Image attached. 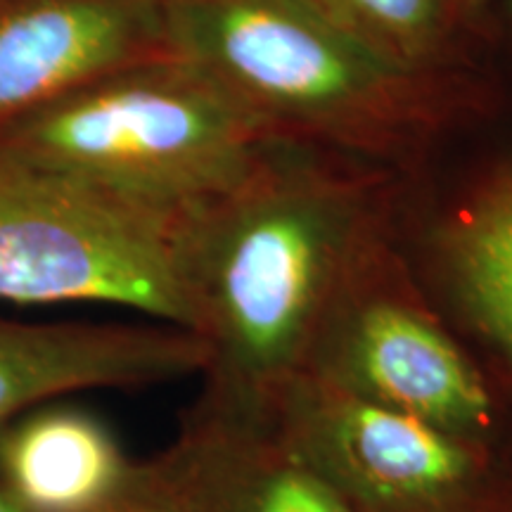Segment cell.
Wrapping results in <instances>:
<instances>
[{
    "mask_svg": "<svg viewBox=\"0 0 512 512\" xmlns=\"http://www.w3.org/2000/svg\"><path fill=\"white\" fill-rule=\"evenodd\" d=\"M178 451L209 512H356L285 437L247 446L226 427L207 425L188 434Z\"/></svg>",
    "mask_w": 512,
    "mask_h": 512,
    "instance_id": "cell-10",
    "label": "cell"
},
{
    "mask_svg": "<svg viewBox=\"0 0 512 512\" xmlns=\"http://www.w3.org/2000/svg\"><path fill=\"white\" fill-rule=\"evenodd\" d=\"M0 512H27V510H24L22 505H19L15 498H12L8 491L0 486Z\"/></svg>",
    "mask_w": 512,
    "mask_h": 512,
    "instance_id": "cell-14",
    "label": "cell"
},
{
    "mask_svg": "<svg viewBox=\"0 0 512 512\" xmlns=\"http://www.w3.org/2000/svg\"><path fill=\"white\" fill-rule=\"evenodd\" d=\"M283 437L356 512H470L477 446L304 370L278 399Z\"/></svg>",
    "mask_w": 512,
    "mask_h": 512,
    "instance_id": "cell-5",
    "label": "cell"
},
{
    "mask_svg": "<svg viewBox=\"0 0 512 512\" xmlns=\"http://www.w3.org/2000/svg\"><path fill=\"white\" fill-rule=\"evenodd\" d=\"M209 347L176 325L19 323L0 318V434L88 389H138L209 368Z\"/></svg>",
    "mask_w": 512,
    "mask_h": 512,
    "instance_id": "cell-8",
    "label": "cell"
},
{
    "mask_svg": "<svg viewBox=\"0 0 512 512\" xmlns=\"http://www.w3.org/2000/svg\"><path fill=\"white\" fill-rule=\"evenodd\" d=\"M306 370L344 392L477 446L491 422L482 377L444 328L399 294L358 299L320 332Z\"/></svg>",
    "mask_w": 512,
    "mask_h": 512,
    "instance_id": "cell-6",
    "label": "cell"
},
{
    "mask_svg": "<svg viewBox=\"0 0 512 512\" xmlns=\"http://www.w3.org/2000/svg\"><path fill=\"white\" fill-rule=\"evenodd\" d=\"M363 238V190L278 152L242 188L188 219L195 332L233 399L278 403L304 373Z\"/></svg>",
    "mask_w": 512,
    "mask_h": 512,
    "instance_id": "cell-1",
    "label": "cell"
},
{
    "mask_svg": "<svg viewBox=\"0 0 512 512\" xmlns=\"http://www.w3.org/2000/svg\"><path fill=\"white\" fill-rule=\"evenodd\" d=\"M143 472L98 418L74 406H38L0 434V486L27 512H98Z\"/></svg>",
    "mask_w": 512,
    "mask_h": 512,
    "instance_id": "cell-9",
    "label": "cell"
},
{
    "mask_svg": "<svg viewBox=\"0 0 512 512\" xmlns=\"http://www.w3.org/2000/svg\"><path fill=\"white\" fill-rule=\"evenodd\" d=\"M98 512H209L181 453L147 463L143 477L119 501Z\"/></svg>",
    "mask_w": 512,
    "mask_h": 512,
    "instance_id": "cell-13",
    "label": "cell"
},
{
    "mask_svg": "<svg viewBox=\"0 0 512 512\" xmlns=\"http://www.w3.org/2000/svg\"><path fill=\"white\" fill-rule=\"evenodd\" d=\"M320 8L368 46L422 72L441 53L451 0H318Z\"/></svg>",
    "mask_w": 512,
    "mask_h": 512,
    "instance_id": "cell-12",
    "label": "cell"
},
{
    "mask_svg": "<svg viewBox=\"0 0 512 512\" xmlns=\"http://www.w3.org/2000/svg\"><path fill=\"white\" fill-rule=\"evenodd\" d=\"M162 53L164 0H0V124Z\"/></svg>",
    "mask_w": 512,
    "mask_h": 512,
    "instance_id": "cell-7",
    "label": "cell"
},
{
    "mask_svg": "<svg viewBox=\"0 0 512 512\" xmlns=\"http://www.w3.org/2000/svg\"><path fill=\"white\" fill-rule=\"evenodd\" d=\"M489 3V0H451L453 10H465V12H475L479 8H484V5Z\"/></svg>",
    "mask_w": 512,
    "mask_h": 512,
    "instance_id": "cell-15",
    "label": "cell"
},
{
    "mask_svg": "<svg viewBox=\"0 0 512 512\" xmlns=\"http://www.w3.org/2000/svg\"><path fill=\"white\" fill-rule=\"evenodd\" d=\"M166 50L207 72L275 136L375 143L422 112L420 74L318 0H164Z\"/></svg>",
    "mask_w": 512,
    "mask_h": 512,
    "instance_id": "cell-3",
    "label": "cell"
},
{
    "mask_svg": "<svg viewBox=\"0 0 512 512\" xmlns=\"http://www.w3.org/2000/svg\"><path fill=\"white\" fill-rule=\"evenodd\" d=\"M510 10H512V0H510Z\"/></svg>",
    "mask_w": 512,
    "mask_h": 512,
    "instance_id": "cell-16",
    "label": "cell"
},
{
    "mask_svg": "<svg viewBox=\"0 0 512 512\" xmlns=\"http://www.w3.org/2000/svg\"><path fill=\"white\" fill-rule=\"evenodd\" d=\"M275 138L169 50L0 124V145L17 155L178 219L242 188L271 159Z\"/></svg>",
    "mask_w": 512,
    "mask_h": 512,
    "instance_id": "cell-2",
    "label": "cell"
},
{
    "mask_svg": "<svg viewBox=\"0 0 512 512\" xmlns=\"http://www.w3.org/2000/svg\"><path fill=\"white\" fill-rule=\"evenodd\" d=\"M439 247L467 318L512 366V171L448 221Z\"/></svg>",
    "mask_w": 512,
    "mask_h": 512,
    "instance_id": "cell-11",
    "label": "cell"
},
{
    "mask_svg": "<svg viewBox=\"0 0 512 512\" xmlns=\"http://www.w3.org/2000/svg\"><path fill=\"white\" fill-rule=\"evenodd\" d=\"M185 223L0 145V302L117 304L195 332Z\"/></svg>",
    "mask_w": 512,
    "mask_h": 512,
    "instance_id": "cell-4",
    "label": "cell"
}]
</instances>
